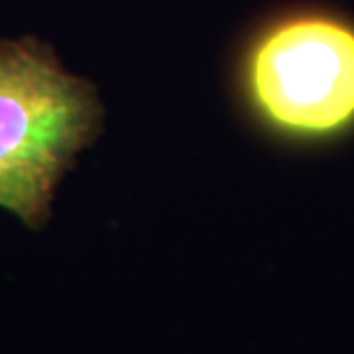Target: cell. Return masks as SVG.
Returning a JSON list of instances; mask_svg holds the SVG:
<instances>
[{
    "label": "cell",
    "mask_w": 354,
    "mask_h": 354,
    "mask_svg": "<svg viewBox=\"0 0 354 354\" xmlns=\"http://www.w3.org/2000/svg\"><path fill=\"white\" fill-rule=\"evenodd\" d=\"M230 92L249 129L290 150L354 138V14L327 0H288L246 28Z\"/></svg>",
    "instance_id": "6da1fadb"
},
{
    "label": "cell",
    "mask_w": 354,
    "mask_h": 354,
    "mask_svg": "<svg viewBox=\"0 0 354 354\" xmlns=\"http://www.w3.org/2000/svg\"><path fill=\"white\" fill-rule=\"evenodd\" d=\"M102 120L95 88L67 74L51 48L0 41V207L41 228L55 187Z\"/></svg>",
    "instance_id": "7a4b0ae2"
}]
</instances>
